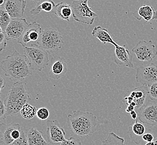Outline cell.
Returning <instances> with one entry per match:
<instances>
[{"label": "cell", "mask_w": 157, "mask_h": 145, "mask_svg": "<svg viewBox=\"0 0 157 145\" xmlns=\"http://www.w3.org/2000/svg\"><path fill=\"white\" fill-rule=\"evenodd\" d=\"M53 13L60 19L69 22L73 14L72 8L69 4L62 2L56 5Z\"/></svg>", "instance_id": "obj_21"}, {"label": "cell", "mask_w": 157, "mask_h": 145, "mask_svg": "<svg viewBox=\"0 0 157 145\" xmlns=\"http://www.w3.org/2000/svg\"><path fill=\"white\" fill-rule=\"evenodd\" d=\"M63 37L56 28H47L42 32L38 47L52 54L60 50L63 46Z\"/></svg>", "instance_id": "obj_4"}, {"label": "cell", "mask_w": 157, "mask_h": 145, "mask_svg": "<svg viewBox=\"0 0 157 145\" xmlns=\"http://www.w3.org/2000/svg\"><path fill=\"white\" fill-rule=\"evenodd\" d=\"M11 20V17L10 16L9 13H7L3 5H2L0 6V26L1 27L4 33Z\"/></svg>", "instance_id": "obj_26"}, {"label": "cell", "mask_w": 157, "mask_h": 145, "mask_svg": "<svg viewBox=\"0 0 157 145\" xmlns=\"http://www.w3.org/2000/svg\"><path fill=\"white\" fill-rule=\"evenodd\" d=\"M29 145H50L43 137V133L36 128L32 127L26 132Z\"/></svg>", "instance_id": "obj_20"}, {"label": "cell", "mask_w": 157, "mask_h": 145, "mask_svg": "<svg viewBox=\"0 0 157 145\" xmlns=\"http://www.w3.org/2000/svg\"><path fill=\"white\" fill-rule=\"evenodd\" d=\"M1 32H3V30H2V29L1 28V27L0 26V33H1Z\"/></svg>", "instance_id": "obj_40"}, {"label": "cell", "mask_w": 157, "mask_h": 145, "mask_svg": "<svg viewBox=\"0 0 157 145\" xmlns=\"http://www.w3.org/2000/svg\"><path fill=\"white\" fill-rule=\"evenodd\" d=\"M145 131L146 127L138 118L135 120L134 122L129 125L128 133L130 139L137 145L140 144L143 141L142 137Z\"/></svg>", "instance_id": "obj_18"}, {"label": "cell", "mask_w": 157, "mask_h": 145, "mask_svg": "<svg viewBox=\"0 0 157 145\" xmlns=\"http://www.w3.org/2000/svg\"><path fill=\"white\" fill-rule=\"evenodd\" d=\"M60 145H82V144L79 139L71 137L69 139H66L61 142Z\"/></svg>", "instance_id": "obj_30"}, {"label": "cell", "mask_w": 157, "mask_h": 145, "mask_svg": "<svg viewBox=\"0 0 157 145\" xmlns=\"http://www.w3.org/2000/svg\"><path fill=\"white\" fill-rule=\"evenodd\" d=\"M88 0H75L72 3V16L76 22L92 25L97 13L94 12L88 5Z\"/></svg>", "instance_id": "obj_5"}, {"label": "cell", "mask_w": 157, "mask_h": 145, "mask_svg": "<svg viewBox=\"0 0 157 145\" xmlns=\"http://www.w3.org/2000/svg\"><path fill=\"white\" fill-rule=\"evenodd\" d=\"M155 20H156V22H157V11H155Z\"/></svg>", "instance_id": "obj_39"}, {"label": "cell", "mask_w": 157, "mask_h": 145, "mask_svg": "<svg viewBox=\"0 0 157 145\" xmlns=\"http://www.w3.org/2000/svg\"><path fill=\"white\" fill-rule=\"evenodd\" d=\"M0 67L7 77L13 80L22 82L32 74L28 59L25 55H21L16 50L2 61Z\"/></svg>", "instance_id": "obj_1"}, {"label": "cell", "mask_w": 157, "mask_h": 145, "mask_svg": "<svg viewBox=\"0 0 157 145\" xmlns=\"http://www.w3.org/2000/svg\"><path fill=\"white\" fill-rule=\"evenodd\" d=\"M7 39L6 35L4 32L0 33V52L4 50L7 46Z\"/></svg>", "instance_id": "obj_32"}, {"label": "cell", "mask_w": 157, "mask_h": 145, "mask_svg": "<svg viewBox=\"0 0 157 145\" xmlns=\"http://www.w3.org/2000/svg\"><path fill=\"white\" fill-rule=\"evenodd\" d=\"M145 145H155L154 141H151V142H147Z\"/></svg>", "instance_id": "obj_37"}, {"label": "cell", "mask_w": 157, "mask_h": 145, "mask_svg": "<svg viewBox=\"0 0 157 145\" xmlns=\"http://www.w3.org/2000/svg\"><path fill=\"white\" fill-rule=\"evenodd\" d=\"M23 47L32 70L40 72L49 65L48 53L44 49L38 46Z\"/></svg>", "instance_id": "obj_6"}, {"label": "cell", "mask_w": 157, "mask_h": 145, "mask_svg": "<svg viewBox=\"0 0 157 145\" xmlns=\"http://www.w3.org/2000/svg\"><path fill=\"white\" fill-rule=\"evenodd\" d=\"M36 112L37 109L35 106L26 103L22 107L20 113L22 117L26 120H30L36 115Z\"/></svg>", "instance_id": "obj_25"}, {"label": "cell", "mask_w": 157, "mask_h": 145, "mask_svg": "<svg viewBox=\"0 0 157 145\" xmlns=\"http://www.w3.org/2000/svg\"><path fill=\"white\" fill-rule=\"evenodd\" d=\"M97 117L92 112L73 110L67 117V124L70 131L80 137L90 136L98 127Z\"/></svg>", "instance_id": "obj_2"}, {"label": "cell", "mask_w": 157, "mask_h": 145, "mask_svg": "<svg viewBox=\"0 0 157 145\" xmlns=\"http://www.w3.org/2000/svg\"><path fill=\"white\" fill-rule=\"evenodd\" d=\"M148 95L151 99L157 101V83L148 87Z\"/></svg>", "instance_id": "obj_29"}, {"label": "cell", "mask_w": 157, "mask_h": 145, "mask_svg": "<svg viewBox=\"0 0 157 145\" xmlns=\"http://www.w3.org/2000/svg\"><path fill=\"white\" fill-rule=\"evenodd\" d=\"M92 35L94 38H97L104 44L109 43L114 46L118 45L114 41L107 29L103 28L100 26H96L94 28L92 32Z\"/></svg>", "instance_id": "obj_19"}, {"label": "cell", "mask_w": 157, "mask_h": 145, "mask_svg": "<svg viewBox=\"0 0 157 145\" xmlns=\"http://www.w3.org/2000/svg\"><path fill=\"white\" fill-rule=\"evenodd\" d=\"M33 1H39L40 0H33Z\"/></svg>", "instance_id": "obj_41"}, {"label": "cell", "mask_w": 157, "mask_h": 145, "mask_svg": "<svg viewBox=\"0 0 157 145\" xmlns=\"http://www.w3.org/2000/svg\"><path fill=\"white\" fill-rule=\"evenodd\" d=\"M56 6V4L52 0H40L30 13L33 15H37L41 11L53 13Z\"/></svg>", "instance_id": "obj_22"}, {"label": "cell", "mask_w": 157, "mask_h": 145, "mask_svg": "<svg viewBox=\"0 0 157 145\" xmlns=\"http://www.w3.org/2000/svg\"><path fill=\"white\" fill-rule=\"evenodd\" d=\"M7 116L6 109L4 101L0 97V121L6 120Z\"/></svg>", "instance_id": "obj_31"}, {"label": "cell", "mask_w": 157, "mask_h": 145, "mask_svg": "<svg viewBox=\"0 0 157 145\" xmlns=\"http://www.w3.org/2000/svg\"><path fill=\"white\" fill-rule=\"evenodd\" d=\"M148 98V87L142 85L133 89L129 96L125 97L124 100L126 101L127 105L134 102L136 104L135 109L138 110L145 103Z\"/></svg>", "instance_id": "obj_15"}, {"label": "cell", "mask_w": 157, "mask_h": 145, "mask_svg": "<svg viewBox=\"0 0 157 145\" xmlns=\"http://www.w3.org/2000/svg\"><path fill=\"white\" fill-rule=\"evenodd\" d=\"M135 79L141 85L147 87L157 83V65L148 64L138 67L136 69Z\"/></svg>", "instance_id": "obj_10"}, {"label": "cell", "mask_w": 157, "mask_h": 145, "mask_svg": "<svg viewBox=\"0 0 157 145\" xmlns=\"http://www.w3.org/2000/svg\"><path fill=\"white\" fill-rule=\"evenodd\" d=\"M28 25L26 20L24 18L11 19L5 32L7 39L19 40Z\"/></svg>", "instance_id": "obj_13"}, {"label": "cell", "mask_w": 157, "mask_h": 145, "mask_svg": "<svg viewBox=\"0 0 157 145\" xmlns=\"http://www.w3.org/2000/svg\"><path fill=\"white\" fill-rule=\"evenodd\" d=\"M49 111L47 108L41 107L37 110L36 117L41 121H45L49 117Z\"/></svg>", "instance_id": "obj_27"}, {"label": "cell", "mask_w": 157, "mask_h": 145, "mask_svg": "<svg viewBox=\"0 0 157 145\" xmlns=\"http://www.w3.org/2000/svg\"><path fill=\"white\" fill-rule=\"evenodd\" d=\"M42 28L38 22H32L29 24L17 43L23 47L38 46L40 39Z\"/></svg>", "instance_id": "obj_7"}, {"label": "cell", "mask_w": 157, "mask_h": 145, "mask_svg": "<svg viewBox=\"0 0 157 145\" xmlns=\"http://www.w3.org/2000/svg\"><path fill=\"white\" fill-rule=\"evenodd\" d=\"M30 100V96L26 91L24 85L21 82L14 83L4 100L7 116H16L20 112L22 107Z\"/></svg>", "instance_id": "obj_3"}, {"label": "cell", "mask_w": 157, "mask_h": 145, "mask_svg": "<svg viewBox=\"0 0 157 145\" xmlns=\"http://www.w3.org/2000/svg\"><path fill=\"white\" fill-rule=\"evenodd\" d=\"M115 47L113 54V61L117 65L125 66L131 69H134L132 61V57L130 51L125 47V45H117Z\"/></svg>", "instance_id": "obj_16"}, {"label": "cell", "mask_w": 157, "mask_h": 145, "mask_svg": "<svg viewBox=\"0 0 157 145\" xmlns=\"http://www.w3.org/2000/svg\"><path fill=\"white\" fill-rule=\"evenodd\" d=\"M47 136L49 143L57 145L66 139V132L60 125L57 120H49L47 121Z\"/></svg>", "instance_id": "obj_12"}, {"label": "cell", "mask_w": 157, "mask_h": 145, "mask_svg": "<svg viewBox=\"0 0 157 145\" xmlns=\"http://www.w3.org/2000/svg\"><path fill=\"white\" fill-rule=\"evenodd\" d=\"M153 141H154L155 145H157V137L156 139H154Z\"/></svg>", "instance_id": "obj_38"}, {"label": "cell", "mask_w": 157, "mask_h": 145, "mask_svg": "<svg viewBox=\"0 0 157 145\" xmlns=\"http://www.w3.org/2000/svg\"><path fill=\"white\" fill-rule=\"evenodd\" d=\"M5 85H6V80L3 76L0 75V95H1L2 89L5 87Z\"/></svg>", "instance_id": "obj_34"}, {"label": "cell", "mask_w": 157, "mask_h": 145, "mask_svg": "<svg viewBox=\"0 0 157 145\" xmlns=\"http://www.w3.org/2000/svg\"><path fill=\"white\" fill-rule=\"evenodd\" d=\"M134 110H135V107L134 106H132V105L129 104V105H128V107L126 109V112L127 113H130L132 111Z\"/></svg>", "instance_id": "obj_36"}, {"label": "cell", "mask_w": 157, "mask_h": 145, "mask_svg": "<svg viewBox=\"0 0 157 145\" xmlns=\"http://www.w3.org/2000/svg\"><path fill=\"white\" fill-rule=\"evenodd\" d=\"M3 7L11 19L22 18L26 6V0H4Z\"/></svg>", "instance_id": "obj_17"}, {"label": "cell", "mask_w": 157, "mask_h": 145, "mask_svg": "<svg viewBox=\"0 0 157 145\" xmlns=\"http://www.w3.org/2000/svg\"><path fill=\"white\" fill-rule=\"evenodd\" d=\"M130 115H131V117L132 118V120H135L136 119L138 118V113H137L135 110L132 111V112L130 113Z\"/></svg>", "instance_id": "obj_35"}, {"label": "cell", "mask_w": 157, "mask_h": 145, "mask_svg": "<svg viewBox=\"0 0 157 145\" xmlns=\"http://www.w3.org/2000/svg\"><path fill=\"white\" fill-rule=\"evenodd\" d=\"M132 51L138 60L147 62L151 61L157 56V48L151 40H140L132 48Z\"/></svg>", "instance_id": "obj_9"}, {"label": "cell", "mask_w": 157, "mask_h": 145, "mask_svg": "<svg viewBox=\"0 0 157 145\" xmlns=\"http://www.w3.org/2000/svg\"><path fill=\"white\" fill-rule=\"evenodd\" d=\"M101 145H126L125 143L124 138L116 135L115 133L111 132L109 133L107 138L102 142Z\"/></svg>", "instance_id": "obj_24"}, {"label": "cell", "mask_w": 157, "mask_h": 145, "mask_svg": "<svg viewBox=\"0 0 157 145\" xmlns=\"http://www.w3.org/2000/svg\"><path fill=\"white\" fill-rule=\"evenodd\" d=\"M9 145H29L28 138L26 133L22 131L21 136L19 139L15 140Z\"/></svg>", "instance_id": "obj_28"}, {"label": "cell", "mask_w": 157, "mask_h": 145, "mask_svg": "<svg viewBox=\"0 0 157 145\" xmlns=\"http://www.w3.org/2000/svg\"><path fill=\"white\" fill-rule=\"evenodd\" d=\"M138 111L139 120L143 123L157 127V101L149 98Z\"/></svg>", "instance_id": "obj_8"}, {"label": "cell", "mask_w": 157, "mask_h": 145, "mask_svg": "<svg viewBox=\"0 0 157 145\" xmlns=\"http://www.w3.org/2000/svg\"><path fill=\"white\" fill-rule=\"evenodd\" d=\"M138 13L141 19H144L147 22H151L155 20V12L152 7L149 5H144L138 9Z\"/></svg>", "instance_id": "obj_23"}, {"label": "cell", "mask_w": 157, "mask_h": 145, "mask_svg": "<svg viewBox=\"0 0 157 145\" xmlns=\"http://www.w3.org/2000/svg\"></svg>", "instance_id": "obj_42"}, {"label": "cell", "mask_w": 157, "mask_h": 145, "mask_svg": "<svg viewBox=\"0 0 157 145\" xmlns=\"http://www.w3.org/2000/svg\"><path fill=\"white\" fill-rule=\"evenodd\" d=\"M143 141L146 142H151L154 141V136L151 133H146L142 137Z\"/></svg>", "instance_id": "obj_33"}, {"label": "cell", "mask_w": 157, "mask_h": 145, "mask_svg": "<svg viewBox=\"0 0 157 145\" xmlns=\"http://www.w3.org/2000/svg\"><path fill=\"white\" fill-rule=\"evenodd\" d=\"M22 131L19 123L0 124V143L9 145L21 136Z\"/></svg>", "instance_id": "obj_11"}, {"label": "cell", "mask_w": 157, "mask_h": 145, "mask_svg": "<svg viewBox=\"0 0 157 145\" xmlns=\"http://www.w3.org/2000/svg\"><path fill=\"white\" fill-rule=\"evenodd\" d=\"M49 66V77L55 80L62 78L68 70L66 60L63 57L59 56H54L52 58Z\"/></svg>", "instance_id": "obj_14"}]
</instances>
